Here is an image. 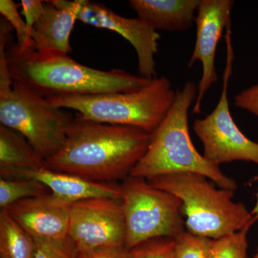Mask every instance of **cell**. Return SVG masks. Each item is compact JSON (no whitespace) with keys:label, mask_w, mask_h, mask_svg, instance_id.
Instances as JSON below:
<instances>
[{"label":"cell","mask_w":258,"mask_h":258,"mask_svg":"<svg viewBox=\"0 0 258 258\" xmlns=\"http://www.w3.org/2000/svg\"><path fill=\"white\" fill-rule=\"evenodd\" d=\"M79 258H133L126 247H103L86 252H79Z\"/></svg>","instance_id":"obj_26"},{"label":"cell","mask_w":258,"mask_h":258,"mask_svg":"<svg viewBox=\"0 0 258 258\" xmlns=\"http://www.w3.org/2000/svg\"><path fill=\"white\" fill-rule=\"evenodd\" d=\"M36 242L10 216L0 211V258H34Z\"/></svg>","instance_id":"obj_17"},{"label":"cell","mask_w":258,"mask_h":258,"mask_svg":"<svg viewBox=\"0 0 258 258\" xmlns=\"http://www.w3.org/2000/svg\"><path fill=\"white\" fill-rule=\"evenodd\" d=\"M176 93L170 80L162 76L129 92L70 95L45 99L57 108L77 111L83 119L134 127L152 134L167 114Z\"/></svg>","instance_id":"obj_5"},{"label":"cell","mask_w":258,"mask_h":258,"mask_svg":"<svg viewBox=\"0 0 258 258\" xmlns=\"http://www.w3.org/2000/svg\"><path fill=\"white\" fill-rule=\"evenodd\" d=\"M3 179H34L40 181L56 198L73 204L91 199L110 198L120 200V186L99 182L82 176L45 169L37 171L23 169H0Z\"/></svg>","instance_id":"obj_13"},{"label":"cell","mask_w":258,"mask_h":258,"mask_svg":"<svg viewBox=\"0 0 258 258\" xmlns=\"http://www.w3.org/2000/svg\"><path fill=\"white\" fill-rule=\"evenodd\" d=\"M36 252L34 258H79V252L71 238L64 242L35 240Z\"/></svg>","instance_id":"obj_23"},{"label":"cell","mask_w":258,"mask_h":258,"mask_svg":"<svg viewBox=\"0 0 258 258\" xmlns=\"http://www.w3.org/2000/svg\"><path fill=\"white\" fill-rule=\"evenodd\" d=\"M227 61L221 96L216 107L205 118L195 120L193 129L203 144V156L214 165L245 161L258 164V142L250 140L236 125L231 115L228 86L232 71L233 49L231 34L225 35Z\"/></svg>","instance_id":"obj_8"},{"label":"cell","mask_w":258,"mask_h":258,"mask_svg":"<svg viewBox=\"0 0 258 258\" xmlns=\"http://www.w3.org/2000/svg\"><path fill=\"white\" fill-rule=\"evenodd\" d=\"M45 168V159L23 135L0 124V169L37 171Z\"/></svg>","instance_id":"obj_16"},{"label":"cell","mask_w":258,"mask_h":258,"mask_svg":"<svg viewBox=\"0 0 258 258\" xmlns=\"http://www.w3.org/2000/svg\"><path fill=\"white\" fill-rule=\"evenodd\" d=\"M258 179V178H257ZM252 216L255 219L256 221L258 220V191L257 194V201H256L255 205H254V208L252 209Z\"/></svg>","instance_id":"obj_27"},{"label":"cell","mask_w":258,"mask_h":258,"mask_svg":"<svg viewBox=\"0 0 258 258\" xmlns=\"http://www.w3.org/2000/svg\"><path fill=\"white\" fill-rule=\"evenodd\" d=\"M21 14L25 17L27 25L33 28L40 20L45 11V1L40 0H22Z\"/></svg>","instance_id":"obj_25"},{"label":"cell","mask_w":258,"mask_h":258,"mask_svg":"<svg viewBox=\"0 0 258 258\" xmlns=\"http://www.w3.org/2000/svg\"><path fill=\"white\" fill-rule=\"evenodd\" d=\"M120 186L127 249L153 239H174L185 230L182 203L177 197L143 178L129 176Z\"/></svg>","instance_id":"obj_7"},{"label":"cell","mask_w":258,"mask_h":258,"mask_svg":"<svg viewBox=\"0 0 258 258\" xmlns=\"http://www.w3.org/2000/svg\"><path fill=\"white\" fill-rule=\"evenodd\" d=\"M235 106L258 117V83L236 95Z\"/></svg>","instance_id":"obj_24"},{"label":"cell","mask_w":258,"mask_h":258,"mask_svg":"<svg viewBox=\"0 0 258 258\" xmlns=\"http://www.w3.org/2000/svg\"><path fill=\"white\" fill-rule=\"evenodd\" d=\"M249 227L212 240L208 258H247Z\"/></svg>","instance_id":"obj_19"},{"label":"cell","mask_w":258,"mask_h":258,"mask_svg":"<svg viewBox=\"0 0 258 258\" xmlns=\"http://www.w3.org/2000/svg\"><path fill=\"white\" fill-rule=\"evenodd\" d=\"M71 204L52 194L21 200L4 210L35 240L64 242L70 239Z\"/></svg>","instance_id":"obj_12"},{"label":"cell","mask_w":258,"mask_h":258,"mask_svg":"<svg viewBox=\"0 0 258 258\" xmlns=\"http://www.w3.org/2000/svg\"><path fill=\"white\" fill-rule=\"evenodd\" d=\"M212 241L183 231L174 238V258H208Z\"/></svg>","instance_id":"obj_20"},{"label":"cell","mask_w":258,"mask_h":258,"mask_svg":"<svg viewBox=\"0 0 258 258\" xmlns=\"http://www.w3.org/2000/svg\"><path fill=\"white\" fill-rule=\"evenodd\" d=\"M208 179L201 174L183 173L147 180L181 200L185 227L191 233L215 240L250 228L255 219L244 204L232 200L234 191L217 189Z\"/></svg>","instance_id":"obj_4"},{"label":"cell","mask_w":258,"mask_h":258,"mask_svg":"<svg viewBox=\"0 0 258 258\" xmlns=\"http://www.w3.org/2000/svg\"><path fill=\"white\" fill-rule=\"evenodd\" d=\"M74 119L72 113L20 83L0 88L1 124L23 135L45 161L64 145Z\"/></svg>","instance_id":"obj_6"},{"label":"cell","mask_w":258,"mask_h":258,"mask_svg":"<svg viewBox=\"0 0 258 258\" xmlns=\"http://www.w3.org/2000/svg\"><path fill=\"white\" fill-rule=\"evenodd\" d=\"M69 237L79 252L125 247V217L120 200L91 199L71 204Z\"/></svg>","instance_id":"obj_9"},{"label":"cell","mask_w":258,"mask_h":258,"mask_svg":"<svg viewBox=\"0 0 258 258\" xmlns=\"http://www.w3.org/2000/svg\"><path fill=\"white\" fill-rule=\"evenodd\" d=\"M78 20L97 28L117 32L128 40L138 57L141 76L149 80L155 79L156 54L160 35L138 18H124L96 2L83 0Z\"/></svg>","instance_id":"obj_11"},{"label":"cell","mask_w":258,"mask_h":258,"mask_svg":"<svg viewBox=\"0 0 258 258\" xmlns=\"http://www.w3.org/2000/svg\"><path fill=\"white\" fill-rule=\"evenodd\" d=\"M7 63L13 82L47 98L70 95L129 92L144 87L152 80L123 70L100 71L80 64L67 53L22 50L10 37Z\"/></svg>","instance_id":"obj_2"},{"label":"cell","mask_w":258,"mask_h":258,"mask_svg":"<svg viewBox=\"0 0 258 258\" xmlns=\"http://www.w3.org/2000/svg\"><path fill=\"white\" fill-rule=\"evenodd\" d=\"M45 185L34 179H0V208L4 210L21 200L50 194Z\"/></svg>","instance_id":"obj_18"},{"label":"cell","mask_w":258,"mask_h":258,"mask_svg":"<svg viewBox=\"0 0 258 258\" xmlns=\"http://www.w3.org/2000/svg\"><path fill=\"white\" fill-rule=\"evenodd\" d=\"M234 4L232 0H200L195 20L196 41L187 64L188 68H191L197 61H200L203 66L198 96L193 106L195 114L201 113L205 95L218 81L215 67L217 45L224 30L231 23V12Z\"/></svg>","instance_id":"obj_10"},{"label":"cell","mask_w":258,"mask_h":258,"mask_svg":"<svg viewBox=\"0 0 258 258\" xmlns=\"http://www.w3.org/2000/svg\"><path fill=\"white\" fill-rule=\"evenodd\" d=\"M198 87L188 81L176 91L175 100L159 126L151 134L147 152L130 176L152 179L169 174L193 173L206 176L222 189L235 191V180L200 154L190 137L188 114L198 96Z\"/></svg>","instance_id":"obj_3"},{"label":"cell","mask_w":258,"mask_h":258,"mask_svg":"<svg viewBox=\"0 0 258 258\" xmlns=\"http://www.w3.org/2000/svg\"><path fill=\"white\" fill-rule=\"evenodd\" d=\"M200 0H130L138 19L154 30L185 32L195 23Z\"/></svg>","instance_id":"obj_15"},{"label":"cell","mask_w":258,"mask_h":258,"mask_svg":"<svg viewBox=\"0 0 258 258\" xmlns=\"http://www.w3.org/2000/svg\"><path fill=\"white\" fill-rule=\"evenodd\" d=\"M83 0L45 1V11L32 28L34 48L69 53L70 37L78 20Z\"/></svg>","instance_id":"obj_14"},{"label":"cell","mask_w":258,"mask_h":258,"mask_svg":"<svg viewBox=\"0 0 258 258\" xmlns=\"http://www.w3.org/2000/svg\"><path fill=\"white\" fill-rule=\"evenodd\" d=\"M174 239L157 238L140 244L132 250L133 258H174Z\"/></svg>","instance_id":"obj_22"},{"label":"cell","mask_w":258,"mask_h":258,"mask_svg":"<svg viewBox=\"0 0 258 258\" xmlns=\"http://www.w3.org/2000/svg\"><path fill=\"white\" fill-rule=\"evenodd\" d=\"M254 258H258V249H257V253L255 254V255H254Z\"/></svg>","instance_id":"obj_28"},{"label":"cell","mask_w":258,"mask_h":258,"mask_svg":"<svg viewBox=\"0 0 258 258\" xmlns=\"http://www.w3.org/2000/svg\"><path fill=\"white\" fill-rule=\"evenodd\" d=\"M18 8L19 5L13 0L0 1V13L16 32L18 46L22 50L34 48V42L32 39V28H30L25 20L21 18Z\"/></svg>","instance_id":"obj_21"},{"label":"cell","mask_w":258,"mask_h":258,"mask_svg":"<svg viewBox=\"0 0 258 258\" xmlns=\"http://www.w3.org/2000/svg\"><path fill=\"white\" fill-rule=\"evenodd\" d=\"M151 134L134 127L106 124L76 115L64 145L45 161L50 170L109 183L126 179L143 157Z\"/></svg>","instance_id":"obj_1"}]
</instances>
